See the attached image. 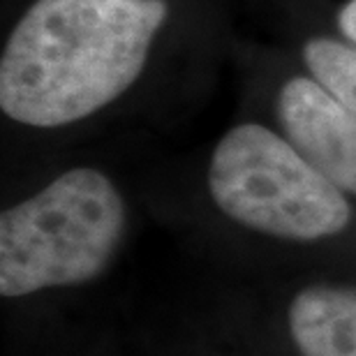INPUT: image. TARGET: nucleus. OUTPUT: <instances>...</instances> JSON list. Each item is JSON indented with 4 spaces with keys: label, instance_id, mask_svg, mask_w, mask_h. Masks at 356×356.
Returning a JSON list of instances; mask_svg holds the SVG:
<instances>
[{
    "label": "nucleus",
    "instance_id": "nucleus-3",
    "mask_svg": "<svg viewBox=\"0 0 356 356\" xmlns=\"http://www.w3.org/2000/svg\"><path fill=\"white\" fill-rule=\"evenodd\" d=\"M209 190L227 218L277 238L336 236L352 218L343 190L289 139L257 123L236 125L220 139L209 167Z\"/></svg>",
    "mask_w": 356,
    "mask_h": 356
},
{
    "label": "nucleus",
    "instance_id": "nucleus-4",
    "mask_svg": "<svg viewBox=\"0 0 356 356\" xmlns=\"http://www.w3.org/2000/svg\"><path fill=\"white\" fill-rule=\"evenodd\" d=\"M277 118L294 148L343 192L356 195V113L308 76H294L277 97Z\"/></svg>",
    "mask_w": 356,
    "mask_h": 356
},
{
    "label": "nucleus",
    "instance_id": "nucleus-1",
    "mask_svg": "<svg viewBox=\"0 0 356 356\" xmlns=\"http://www.w3.org/2000/svg\"><path fill=\"white\" fill-rule=\"evenodd\" d=\"M162 0H35L0 58V106L21 125L60 127L111 104L139 79Z\"/></svg>",
    "mask_w": 356,
    "mask_h": 356
},
{
    "label": "nucleus",
    "instance_id": "nucleus-7",
    "mask_svg": "<svg viewBox=\"0 0 356 356\" xmlns=\"http://www.w3.org/2000/svg\"><path fill=\"white\" fill-rule=\"evenodd\" d=\"M338 26L347 38L356 42V0H350L338 14Z\"/></svg>",
    "mask_w": 356,
    "mask_h": 356
},
{
    "label": "nucleus",
    "instance_id": "nucleus-2",
    "mask_svg": "<svg viewBox=\"0 0 356 356\" xmlns=\"http://www.w3.org/2000/svg\"><path fill=\"white\" fill-rule=\"evenodd\" d=\"M123 229L116 185L97 169H70L0 216V294L19 298L95 280Z\"/></svg>",
    "mask_w": 356,
    "mask_h": 356
},
{
    "label": "nucleus",
    "instance_id": "nucleus-5",
    "mask_svg": "<svg viewBox=\"0 0 356 356\" xmlns=\"http://www.w3.org/2000/svg\"><path fill=\"white\" fill-rule=\"evenodd\" d=\"M301 356H356V287L310 284L289 305Z\"/></svg>",
    "mask_w": 356,
    "mask_h": 356
},
{
    "label": "nucleus",
    "instance_id": "nucleus-6",
    "mask_svg": "<svg viewBox=\"0 0 356 356\" xmlns=\"http://www.w3.org/2000/svg\"><path fill=\"white\" fill-rule=\"evenodd\" d=\"M303 60L312 79L356 113V47L329 38H315L305 44Z\"/></svg>",
    "mask_w": 356,
    "mask_h": 356
}]
</instances>
